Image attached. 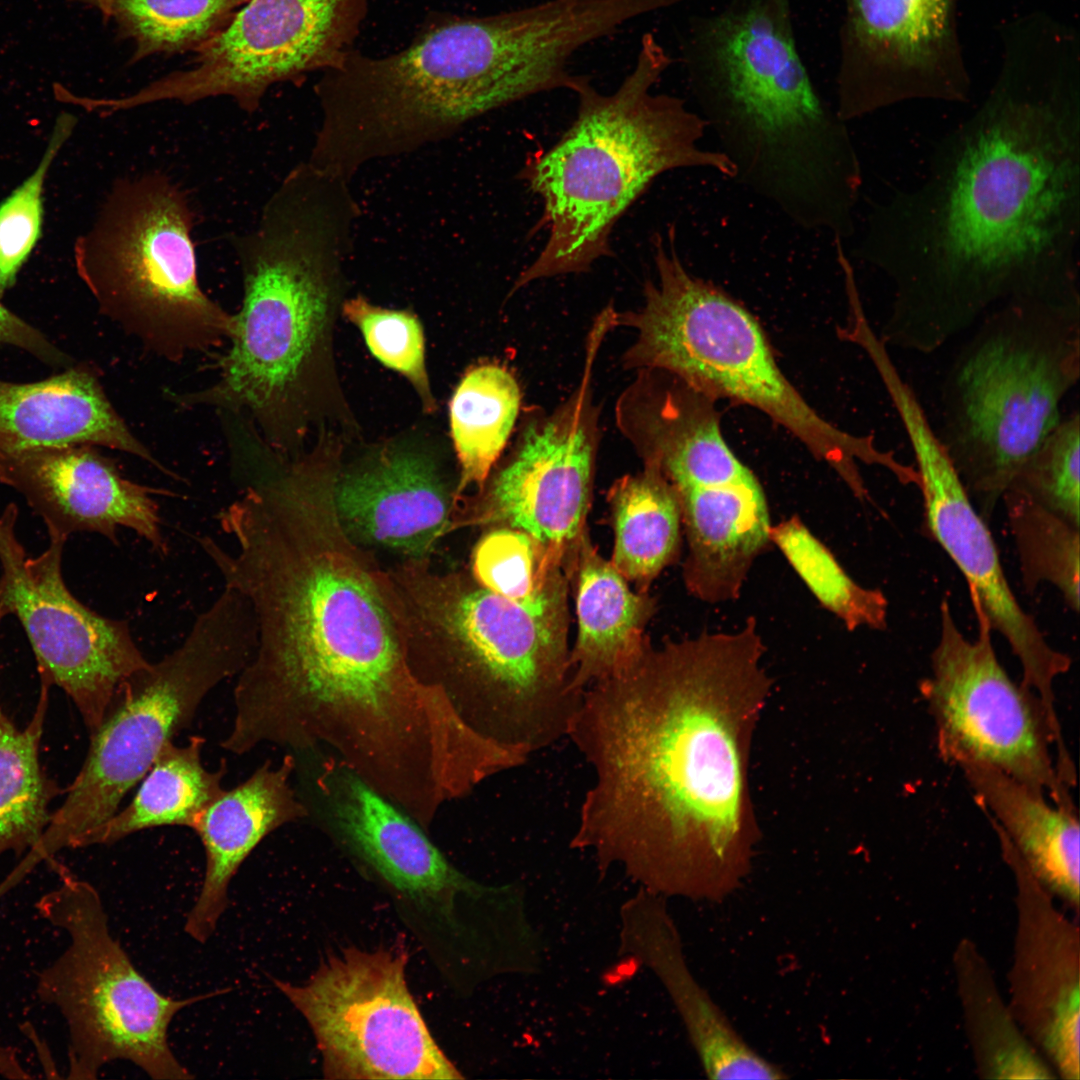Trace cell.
<instances>
[{"mask_svg": "<svg viewBox=\"0 0 1080 1080\" xmlns=\"http://www.w3.org/2000/svg\"><path fill=\"white\" fill-rule=\"evenodd\" d=\"M675 227L655 235L656 279L643 288V305L615 312L614 326L634 330L624 352V369H659L714 399L761 411L793 434L818 460L828 464L859 500L869 493L858 464L886 470L894 454L872 436L854 435L825 420L781 371L754 316L725 291L683 264Z\"/></svg>", "mask_w": 1080, "mask_h": 1080, "instance_id": "9c48e42d", "label": "cell"}, {"mask_svg": "<svg viewBox=\"0 0 1080 1080\" xmlns=\"http://www.w3.org/2000/svg\"><path fill=\"white\" fill-rule=\"evenodd\" d=\"M359 214L345 185L305 169L288 172L256 224L234 241L243 301L218 377L175 395L179 405L247 416L271 444L285 442Z\"/></svg>", "mask_w": 1080, "mask_h": 1080, "instance_id": "8992f818", "label": "cell"}, {"mask_svg": "<svg viewBox=\"0 0 1080 1080\" xmlns=\"http://www.w3.org/2000/svg\"><path fill=\"white\" fill-rule=\"evenodd\" d=\"M184 190L157 171L117 179L74 247L102 314L172 362L229 344L228 313L202 290Z\"/></svg>", "mask_w": 1080, "mask_h": 1080, "instance_id": "8fae6325", "label": "cell"}, {"mask_svg": "<svg viewBox=\"0 0 1080 1080\" xmlns=\"http://www.w3.org/2000/svg\"><path fill=\"white\" fill-rule=\"evenodd\" d=\"M666 898L644 888L620 908L619 954L653 972L670 996L709 1079L779 1080L789 1076L751 1047L696 980Z\"/></svg>", "mask_w": 1080, "mask_h": 1080, "instance_id": "7402d4cb", "label": "cell"}, {"mask_svg": "<svg viewBox=\"0 0 1080 1080\" xmlns=\"http://www.w3.org/2000/svg\"><path fill=\"white\" fill-rule=\"evenodd\" d=\"M369 0H249L196 49L192 67L134 93L106 98L107 112L219 96L255 112L274 84L340 66L354 50Z\"/></svg>", "mask_w": 1080, "mask_h": 1080, "instance_id": "2e32d148", "label": "cell"}, {"mask_svg": "<svg viewBox=\"0 0 1080 1080\" xmlns=\"http://www.w3.org/2000/svg\"><path fill=\"white\" fill-rule=\"evenodd\" d=\"M1001 500L1026 589L1049 583L1078 612L1079 525L1015 490H1006Z\"/></svg>", "mask_w": 1080, "mask_h": 1080, "instance_id": "836d02e7", "label": "cell"}, {"mask_svg": "<svg viewBox=\"0 0 1080 1080\" xmlns=\"http://www.w3.org/2000/svg\"><path fill=\"white\" fill-rule=\"evenodd\" d=\"M521 391L504 367L485 363L469 369L450 402V427L460 477L454 501L483 487L519 416Z\"/></svg>", "mask_w": 1080, "mask_h": 1080, "instance_id": "4dcf8cb0", "label": "cell"}, {"mask_svg": "<svg viewBox=\"0 0 1080 1080\" xmlns=\"http://www.w3.org/2000/svg\"><path fill=\"white\" fill-rule=\"evenodd\" d=\"M333 483L320 466L265 474L216 516L233 552L199 539L257 624L223 741L233 753L322 747L370 768L416 749L444 712L409 662L382 569L339 521Z\"/></svg>", "mask_w": 1080, "mask_h": 1080, "instance_id": "7a4b0ae2", "label": "cell"}, {"mask_svg": "<svg viewBox=\"0 0 1080 1080\" xmlns=\"http://www.w3.org/2000/svg\"><path fill=\"white\" fill-rule=\"evenodd\" d=\"M407 955L355 947L303 984L273 979L308 1023L328 1079H462L408 988Z\"/></svg>", "mask_w": 1080, "mask_h": 1080, "instance_id": "9a60e30c", "label": "cell"}, {"mask_svg": "<svg viewBox=\"0 0 1080 1080\" xmlns=\"http://www.w3.org/2000/svg\"><path fill=\"white\" fill-rule=\"evenodd\" d=\"M756 619L650 648L587 687L567 736L592 768L571 846L641 888L719 903L750 874L753 735L771 692Z\"/></svg>", "mask_w": 1080, "mask_h": 1080, "instance_id": "3957f363", "label": "cell"}, {"mask_svg": "<svg viewBox=\"0 0 1080 1080\" xmlns=\"http://www.w3.org/2000/svg\"><path fill=\"white\" fill-rule=\"evenodd\" d=\"M963 336L941 383L934 428L989 517L1079 381L1080 295L1004 302Z\"/></svg>", "mask_w": 1080, "mask_h": 1080, "instance_id": "ba28073f", "label": "cell"}, {"mask_svg": "<svg viewBox=\"0 0 1080 1080\" xmlns=\"http://www.w3.org/2000/svg\"><path fill=\"white\" fill-rule=\"evenodd\" d=\"M1053 1003L1045 1045L1067 1079H1079L1080 993L1078 977L1062 986Z\"/></svg>", "mask_w": 1080, "mask_h": 1080, "instance_id": "f35d334b", "label": "cell"}, {"mask_svg": "<svg viewBox=\"0 0 1080 1080\" xmlns=\"http://www.w3.org/2000/svg\"><path fill=\"white\" fill-rule=\"evenodd\" d=\"M296 757L263 763L244 782L225 790L196 818L191 829L205 851L200 893L187 914L184 931L204 944L227 909L229 884L244 860L270 833L308 817L291 779Z\"/></svg>", "mask_w": 1080, "mask_h": 1080, "instance_id": "cb8c5ba5", "label": "cell"}, {"mask_svg": "<svg viewBox=\"0 0 1080 1080\" xmlns=\"http://www.w3.org/2000/svg\"><path fill=\"white\" fill-rule=\"evenodd\" d=\"M992 825L1013 845L1035 880L1079 902V821L1076 809L1054 804L984 764H958Z\"/></svg>", "mask_w": 1080, "mask_h": 1080, "instance_id": "4316f807", "label": "cell"}, {"mask_svg": "<svg viewBox=\"0 0 1080 1080\" xmlns=\"http://www.w3.org/2000/svg\"><path fill=\"white\" fill-rule=\"evenodd\" d=\"M1080 415H1063L1023 462L1008 489L1079 525Z\"/></svg>", "mask_w": 1080, "mask_h": 1080, "instance_id": "d590c367", "label": "cell"}, {"mask_svg": "<svg viewBox=\"0 0 1080 1080\" xmlns=\"http://www.w3.org/2000/svg\"><path fill=\"white\" fill-rule=\"evenodd\" d=\"M256 645L249 601L224 586L178 648L119 684L101 724L90 734L79 773L38 842L20 860L21 868L30 872L61 850L77 848L87 833L110 819L162 748L190 726L206 695L238 675Z\"/></svg>", "mask_w": 1080, "mask_h": 1080, "instance_id": "30bf717a", "label": "cell"}, {"mask_svg": "<svg viewBox=\"0 0 1080 1080\" xmlns=\"http://www.w3.org/2000/svg\"><path fill=\"white\" fill-rule=\"evenodd\" d=\"M35 907L68 938L36 980L38 998L56 1008L67 1027V1078L96 1079L115 1060L130 1061L155 1080L194 1078L170 1048L169 1026L185 1007L227 990L184 999L162 994L112 936L96 888L67 871Z\"/></svg>", "mask_w": 1080, "mask_h": 1080, "instance_id": "7c38bea8", "label": "cell"}, {"mask_svg": "<svg viewBox=\"0 0 1080 1080\" xmlns=\"http://www.w3.org/2000/svg\"><path fill=\"white\" fill-rule=\"evenodd\" d=\"M978 634L968 639L946 599L930 675L920 691L933 717L945 760L991 766L1076 809L1071 789L1076 771L1064 740L1038 696L1015 682L999 662L992 628L976 609Z\"/></svg>", "mask_w": 1080, "mask_h": 1080, "instance_id": "4fadbf2b", "label": "cell"}, {"mask_svg": "<svg viewBox=\"0 0 1080 1080\" xmlns=\"http://www.w3.org/2000/svg\"><path fill=\"white\" fill-rule=\"evenodd\" d=\"M673 62L647 32L617 90L603 94L587 77L582 81L570 128L520 173L543 201L540 224L548 237L516 278L512 294L536 280L586 272L610 256L616 222L661 174L703 169L734 179L729 159L702 145L708 130L703 117L682 98L653 92Z\"/></svg>", "mask_w": 1080, "mask_h": 1080, "instance_id": "52a82bcc", "label": "cell"}, {"mask_svg": "<svg viewBox=\"0 0 1080 1080\" xmlns=\"http://www.w3.org/2000/svg\"><path fill=\"white\" fill-rule=\"evenodd\" d=\"M609 325L595 319L577 387L552 411L529 410L511 451L471 497L455 500L451 530L507 527L538 541L565 568L587 534L600 408L593 399V369Z\"/></svg>", "mask_w": 1080, "mask_h": 1080, "instance_id": "5bb4252c", "label": "cell"}, {"mask_svg": "<svg viewBox=\"0 0 1080 1080\" xmlns=\"http://www.w3.org/2000/svg\"><path fill=\"white\" fill-rule=\"evenodd\" d=\"M770 540L817 601L848 630L886 628L885 595L857 583L797 515L772 525Z\"/></svg>", "mask_w": 1080, "mask_h": 1080, "instance_id": "d6a6232c", "label": "cell"}, {"mask_svg": "<svg viewBox=\"0 0 1080 1080\" xmlns=\"http://www.w3.org/2000/svg\"><path fill=\"white\" fill-rule=\"evenodd\" d=\"M19 1067V1056L13 1047L0 1044V1075H12Z\"/></svg>", "mask_w": 1080, "mask_h": 1080, "instance_id": "ab89813d", "label": "cell"}, {"mask_svg": "<svg viewBox=\"0 0 1080 1080\" xmlns=\"http://www.w3.org/2000/svg\"><path fill=\"white\" fill-rule=\"evenodd\" d=\"M959 0H844L835 78L846 123L911 100L967 102Z\"/></svg>", "mask_w": 1080, "mask_h": 1080, "instance_id": "d6986e66", "label": "cell"}, {"mask_svg": "<svg viewBox=\"0 0 1080 1080\" xmlns=\"http://www.w3.org/2000/svg\"><path fill=\"white\" fill-rule=\"evenodd\" d=\"M409 662L483 736L529 756L562 736L582 694L570 680L568 582L516 600L428 558L383 570Z\"/></svg>", "mask_w": 1080, "mask_h": 1080, "instance_id": "277c9868", "label": "cell"}, {"mask_svg": "<svg viewBox=\"0 0 1080 1080\" xmlns=\"http://www.w3.org/2000/svg\"><path fill=\"white\" fill-rule=\"evenodd\" d=\"M795 40L791 0H728L694 19L682 58L733 180L787 217L836 202L862 171Z\"/></svg>", "mask_w": 1080, "mask_h": 1080, "instance_id": "5b68a950", "label": "cell"}, {"mask_svg": "<svg viewBox=\"0 0 1080 1080\" xmlns=\"http://www.w3.org/2000/svg\"><path fill=\"white\" fill-rule=\"evenodd\" d=\"M614 549L610 562L639 591L679 557L682 520L677 495L653 465L617 479L608 492Z\"/></svg>", "mask_w": 1080, "mask_h": 1080, "instance_id": "f1b7e54d", "label": "cell"}, {"mask_svg": "<svg viewBox=\"0 0 1080 1080\" xmlns=\"http://www.w3.org/2000/svg\"><path fill=\"white\" fill-rule=\"evenodd\" d=\"M76 124L74 115H58L35 169L0 203V300L40 238L45 182Z\"/></svg>", "mask_w": 1080, "mask_h": 1080, "instance_id": "e575fe53", "label": "cell"}, {"mask_svg": "<svg viewBox=\"0 0 1080 1080\" xmlns=\"http://www.w3.org/2000/svg\"><path fill=\"white\" fill-rule=\"evenodd\" d=\"M304 758L308 816L400 903L457 930L456 909L465 899L490 897L489 887L467 877L429 839L408 813L352 768L322 748Z\"/></svg>", "mask_w": 1080, "mask_h": 1080, "instance_id": "ac0fdd59", "label": "cell"}, {"mask_svg": "<svg viewBox=\"0 0 1080 1080\" xmlns=\"http://www.w3.org/2000/svg\"><path fill=\"white\" fill-rule=\"evenodd\" d=\"M576 592L578 633L569 654L572 687L583 691L635 667L652 647L645 634L656 611L648 591L627 580L584 536L569 568Z\"/></svg>", "mask_w": 1080, "mask_h": 1080, "instance_id": "484cf974", "label": "cell"}, {"mask_svg": "<svg viewBox=\"0 0 1080 1080\" xmlns=\"http://www.w3.org/2000/svg\"><path fill=\"white\" fill-rule=\"evenodd\" d=\"M1002 40L986 97L919 183L871 205L852 251L892 286L889 348L930 355L1004 302L1079 294V48L1039 30Z\"/></svg>", "mask_w": 1080, "mask_h": 1080, "instance_id": "6da1fadb", "label": "cell"}, {"mask_svg": "<svg viewBox=\"0 0 1080 1080\" xmlns=\"http://www.w3.org/2000/svg\"><path fill=\"white\" fill-rule=\"evenodd\" d=\"M343 313L359 328L374 357L405 376L424 408L432 411L435 400L426 371L423 329L417 317L407 311L374 306L361 296L347 300Z\"/></svg>", "mask_w": 1080, "mask_h": 1080, "instance_id": "74e56055", "label": "cell"}, {"mask_svg": "<svg viewBox=\"0 0 1080 1080\" xmlns=\"http://www.w3.org/2000/svg\"><path fill=\"white\" fill-rule=\"evenodd\" d=\"M18 508L0 513V611L13 615L33 651L40 683L72 700L91 734L101 724L119 684L150 662L125 620L84 605L62 574L65 539L30 557L20 542Z\"/></svg>", "mask_w": 1080, "mask_h": 1080, "instance_id": "e0dca14e", "label": "cell"}, {"mask_svg": "<svg viewBox=\"0 0 1080 1080\" xmlns=\"http://www.w3.org/2000/svg\"><path fill=\"white\" fill-rule=\"evenodd\" d=\"M71 445L129 453L177 478L135 437L90 367H71L37 382L0 380L1 451Z\"/></svg>", "mask_w": 1080, "mask_h": 1080, "instance_id": "d4e9b609", "label": "cell"}, {"mask_svg": "<svg viewBox=\"0 0 1080 1080\" xmlns=\"http://www.w3.org/2000/svg\"><path fill=\"white\" fill-rule=\"evenodd\" d=\"M562 569L563 563L533 537L507 527L490 530L472 553V576L485 588L510 599L532 596Z\"/></svg>", "mask_w": 1080, "mask_h": 1080, "instance_id": "8d00e7d4", "label": "cell"}, {"mask_svg": "<svg viewBox=\"0 0 1080 1080\" xmlns=\"http://www.w3.org/2000/svg\"><path fill=\"white\" fill-rule=\"evenodd\" d=\"M49 691L40 683L34 713L24 728L10 719L0 699V857L7 852L20 856L38 842L60 794L40 761Z\"/></svg>", "mask_w": 1080, "mask_h": 1080, "instance_id": "f546056e", "label": "cell"}, {"mask_svg": "<svg viewBox=\"0 0 1080 1080\" xmlns=\"http://www.w3.org/2000/svg\"><path fill=\"white\" fill-rule=\"evenodd\" d=\"M204 744L205 739L198 735L183 746L173 741L166 744L131 802L87 833L77 848L111 845L154 827L191 829L196 818L224 791L225 762L217 771L206 769L201 758Z\"/></svg>", "mask_w": 1080, "mask_h": 1080, "instance_id": "83f0119b", "label": "cell"}, {"mask_svg": "<svg viewBox=\"0 0 1080 1080\" xmlns=\"http://www.w3.org/2000/svg\"><path fill=\"white\" fill-rule=\"evenodd\" d=\"M333 499L341 525L360 546L428 558L451 531L454 495L431 462L413 452L382 453L339 473Z\"/></svg>", "mask_w": 1080, "mask_h": 1080, "instance_id": "603a6c76", "label": "cell"}, {"mask_svg": "<svg viewBox=\"0 0 1080 1080\" xmlns=\"http://www.w3.org/2000/svg\"><path fill=\"white\" fill-rule=\"evenodd\" d=\"M891 403L914 454L927 529L965 577L974 608L1009 644L1020 663L1021 683L1043 701H1052L1054 682L1068 672L1071 658L1048 643L1033 617L1019 604L986 520L915 392L900 390Z\"/></svg>", "mask_w": 1080, "mask_h": 1080, "instance_id": "ffe728a7", "label": "cell"}, {"mask_svg": "<svg viewBox=\"0 0 1080 1080\" xmlns=\"http://www.w3.org/2000/svg\"><path fill=\"white\" fill-rule=\"evenodd\" d=\"M89 445L0 450V483L18 492L41 518L49 538L97 533L113 544L131 529L160 555L168 553L159 505L150 488L125 478Z\"/></svg>", "mask_w": 1080, "mask_h": 1080, "instance_id": "44dd1931", "label": "cell"}, {"mask_svg": "<svg viewBox=\"0 0 1080 1080\" xmlns=\"http://www.w3.org/2000/svg\"><path fill=\"white\" fill-rule=\"evenodd\" d=\"M134 44L132 62L156 54L195 51L221 31L249 0H85Z\"/></svg>", "mask_w": 1080, "mask_h": 1080, "instance_id": "1f68e13d", "label": "cell"}]
</instances>
